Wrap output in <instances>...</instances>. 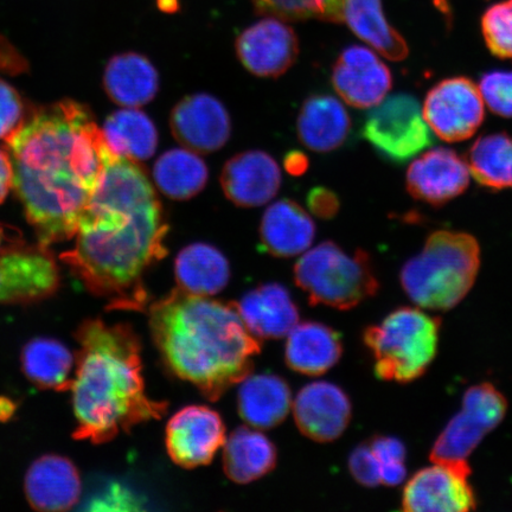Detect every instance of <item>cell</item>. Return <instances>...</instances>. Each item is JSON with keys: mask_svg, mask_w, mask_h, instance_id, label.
Wrapping results in <instances>:
<instances>
[{"mask_svg": "<svg viewBox=\"0 0 512 512\" xmlns=\"http://www.w3.org/2000/svg\"><path fill=\"white\" fill-rule=\"evenodd\" d=\"M467 166L477 183L490 190L512 188V137L508 133L486 134L467 153Z\"/></svg>", "mask_w": 512, "mask_h": 512, "instance_id": "d6a6232c", "label": "cell"}, {"mask_svg": "<svg viewBox=\"0 0 512 512\" xmlns=\"http://www.w3.org/2000/svg\"><path fill=\"white\" fill-rule=\"evenodd\" d=\"M480 267L476 238L438 230L428 236L418 255L403 265L400 281L409 299L421 309L447 311L469 294Z\"/></svg>", "mask_w": 512, "mask_h": 512, "instance_id": "5b68a950", "label": "cell"}, {"mask_svg": "<svg viewBox=\"0 0 512 512\" xmlns=\"http://www.w3.org/2000/svg\"><path fill=\"white\" fill-rule=\"evenodd\" d=\"M24 247V240L21 233L15 228L0 224V254L15 251Z\"/></svg>", "mask_w": 512, "mask_h": 512, "instance_id": "b9f144b4", "label": "cell"}, {"mask_svg": "<svg viewBox=\"0 0 512 512\" xmlns=\"http://www.w3.org/2000/svg\"><path fill=\"white\" fill-rule=\"evenodd\" d=\"M168 233L143 169L114 153L83 211L75 247L61 260L111 309L142 311L149 302L143 277L168 254Z\"/></svg>", "mask_w": 512, "mask_h": 512, "instance_id": "6da1fadb", "label": "cell"}, {"mask_svg": "<svg viewBox=\"0 0 512 512\" xmlns=\"http://www.w3.org/2000/svg\"><path fill=\"white\" fill-rule=\"evenodd\" d=\"M22 367L28 379L42 389L62 392L72 388L74 357L55 339L36 338L25 345Z\"/></svg>", "mask_w": 512, "mask_h": 512, "instance_id": "1f68e13d", "label": "cell"}, {"mask_svg": "<svg viewBox=\"0 0 512 512\" xmlns=\"http://www.w3.org/2000/svg\"><path fill=\"white\" fill-rule=\"evenodd\" d=\"M349 470L351 476L367 488L382 485L379 463L368 443L357 446L349 457Z\"/></svg>", "mask_w": 512, "mask_h": 512, "instance_id": "f35d334b", "label": "cell"}, {"mask_svg": "<svg viewBox=\"0 0 512 512\" xmlns=\"http://www.w3.org/2000/svg\"><path fill=\"white\" fill-rule=\"evenodd\" d=\"M336 93L356 108H371L386 99L393 76L373 50L351 46L342 51L332 69Z\"/></svg>", "mask_w": 512, "mask_h": 512, "instance_id": "e0dca14e", "label": "cell"}, {"mask_svg": "<svg viewBox=\"0 0 512 512\" xmlns=\"http://www.w3.org/2000/svg\"><path fill=\"white\" fill-rule=\"evenodd\" d=\"M25 119L21 95L8 82L0 80V139H8Z\"/></svg>", "mask_w": 512, "mask_h": 512, "instance_id": "74e56055", "label": "cell"}, {"mask_svg": "<svg viewBox=\"0 0 512 512\" xmlns=\"http://www.w3.org/2000/svg\"><path fill=\"white\" fill-rule=\"evenodd\" d=\"M362 134L377 152L396 163L407 162L432 144L422 107L408 94L389 96L374 106L364 120Z\"/></svg>", "mask_w": 512, "mask_h": 512, "instance_id": "ba28073f", "label": "cell"}, {"mask_svg": "<svg viewBox=\"0 0 512 512\" xmlns=\"http://www.w3.org/2000/svg\"><path fill=\"white\" fill-rule=\"evenodd\" d=\"M486 47L499 59H512V0L492 5L482 19Z\"/></svg>", "mask_w": 512, "mask_h": 512, "instance_id": "e575fe53", "label": "cell"}, {"mask_svg": "<svg viewBox=\"0 0 512 512\" xmlns=\"http://www.w3.org/2000/svg\"><path fill=\"white\" fill-rule=\"evenodd\" d=\"M149 316L165 367L210 401L252 374L261 347L235 304L176 288L150 305Z\"/></svg>", "mask_w": 512, "mask_h": 512, "instance_id": "3957f363", "label": "cell"}, {"mask_svg": "<svg viewBox=\"0 0 512 512\" xmlns=\"http://www.w3.org/2000/svg\"><path fill=\"white\" fill-rule=\"evenodd\" d=\"M226 441L221 415L207 406H188L166 425V450L172 462L195 469L208 465Z\"/></svg>", "mask_w": 512, "mask_h": 512, "instance_id": "7c38bea8", "label": "cell"}, {"mask_svg": "<svg viewBox=\"0 0 512 512\" xmlns=\"http://www.w3.org/2000/svg\"><path fill=\"white\" fill-rule=\"evenodd\" d=\"M439 317L418 307H400L364 331L363 341L375 361V374L389 382L420 379L438 352Z\"/></svg>", "mask_w": 512, "mask_h": 512, "instance_id": "8992f818", "label": "cell"}, {"mask_svg": "<svg viewBox=\"0 0 512 512\" xmlns=\"http://www.w3.org/2000/svg\"><path fill=\"white\" fill-rule=\"evenodd\" d=\"M306 203L311 213L322 220L334 219L341 209V202L336 192L325 187L311 189Z\"/></svg>", "mask_w": 512, "mask_h": 512, "instance_id": "ab89813d", "label": "cell"}, {"mask_svg": "<svg viewBox=\"0 0 512 512\" xmlns=\"http://www.w3.org/2000/svg\"><path fill=\"white\" fill-rule=\"evenodd\" d=\"M408 480L402 508L408 512H466L477 508L469 462H433Z\"/></svg>", "mask_w": 512, "mask_h": 512, "instance_id": "8fae6325", "label": "cell"}, {"mask_svg": "<svg viewBox=\"0 0 512 512\" xmlns=\"http://www.w3.org/2000/svg\"><path fill=\"white\" fill-rule=\"evenodd\" d=\"M343 354L341 336L330 326L305 322L287 335L285 360L297 373L320 376L335 367Z\"/></svg>", "mask_w": 512, "mask_h": 512, "instance_id": "cb8c5ba5", "label": "cell"}, {"mask_svg": "<svg viewBox=\"0 0 512 512\" xmlns=\"http://www.w3.org/2000/svg\"><path fill=\"white\" fill-rule=\"evenodd\" d=\"M342 22L390 61L408 56V46L383 14L381 0H343Z\"/></svg>", "mask_w": 512, "mask_h": 512, "instance_id": "f1b7e54d", "label": "cell"}, {"mask_svg": "<svg viewBox=\"0 0 512 512\" xmlns=\"http://www.w3.org/2000/svg\"><path fill=\"white\" fill-rule=\"evenodd\" d=\"M5 142L14 189L40 245L74 238L114 155L92 112L57 102L32 113Z\"/></svg>", "mask_w": 512, "mask_h": 512, "instance_id": "7a4b0ae2", "label": "cell"}, {"mask_svg": "<svg viewBox=\"0 0 512 512\" xmlns=\"http://www.w3.org/2000/svg\"><path fill=\"white\" fill-rule=\"evenodd\" d=\"M294 420L305 437L330 443L347 430L352 414L349 396L329 382L307 384L293 403Z\"/></svg>", "mask_w": 512, "mask_h": 512, "instance_id": "ac0fdd59", "label": "cell"}, {"mask_svg": "<svg viewBox=\"0 0 512 512\" xmlns=\"http://www.w3.org/2000/svg\"><path fill=\"white\" fill-rule=\"evenodd\" d=\"M104 85L115 104L138 108L156 98L159 74L147 57L125 53L112 57L107 63Z\"/></svg>", "mask_w": 512, "mask_h": 512, "instance_id": "484cf974", "label": "cell"}, {"mask_svg": "<svg viewBox=\"0 0 512 512\" xmlns=\"http://www.w3.org/2000/svg\"><path fill=\"white\" fill-rule=\"evenodd\" d=\"M60 273L47 247H22L0 254V304H30L54 294Z\"/></svg>", "mask_w": 512, "mask_h": 512, "instance_id": "4fadbf2b", "label": "cell"}, {"mask_svg": "<svg viewBox=\"0 0 512 512\" xmlns=\"http://www.w3.org/2000/svg\"><path fill=\"white\" fill-rule=\"evenodd\" d=\"M72 384L75 438L104 444L143 422L162 418L165 402L145 392L139 339L130 325L87 320Z\"/></svg>", "mask_w": 512, "mask_h": 512, "instance_id": "277c9868", "label": "cell"}, {"mask_svg": "<svg viewBox=\"0 0 512 512\" xmlns=\"http://www.w3.org/2000/svg\"><path fill=\"white\" fill-rule=\"evenodd\" d=\"M14 187V166L8 152L0 150V203L4 202Z\"/></svg>", "mask_w": 512, "mask_h": 512, "instance_id": "60d3db41", "label": "cell"}, {"mask_svg": "<svg viewBox=\"0 0 512 512\" xmlns=\"http://www.w3.org/2000/svg\"><path fill=\"white\" fill-rule=\"evenodd\" d=\"M235 306L248 331L258 339L283 338L299 322L298 307L280 284L256 287Z\"/></svg>", "mask_w": 512, "mask_h": 512, "instance_id": "ffe728a7", "label": "cell"}, {"mask_svg": "<svg viewBox=\"0 0 512 512\" xmlns=\"http://www.w3.org/2000/svg\"><path fill=\"white\" fill-rule=\"evenodd\" d=\"M480 93L491 112L512 118V72L494 70L486 73L479 83Z\"/></svg>", "mask_w": 512, "mask_h": 512, "instance_id": "8d00e7d4", "label": "cell"}, {"mask_svg": "<svg viewBox=\"0 0 512 512\" xmlns=\"http://www.w3.org/2000/svg\"><path fill=\"white\" fill-rule=\"evenodd\" d=\"M264 14L284 19L342 22L343 0H254Z\"/></svg>", "mask_w": 512, "mask_h": 512, "instance_id": "836d02e7", "label": "cell"}, {"mask_svg": "<svg viewBox=\"0 0 512 512\" xmlns=\"http://www.w3.org/2000/svg\"><path fill=\"white\" fill-rule=\"evenodd\" d=\"M236 53L249 73L259 78H279L298 59V37L278 19H262L242 32L236 41Z\"/></svg>", "mask_w": 512, "mask_h": 512, "instance_id": "9a60e30c", "label": "cell"}, {"mask_svg": "<svg viewBox=\"0 0 512 512\" xmlns=\"http://www.w3.org/2000/svg\"><path fill=\"white\" fill-rule=\"evenodd\" d=\"M209 170L194 151L172 149L160 156L153 168V179L166 197L188 201L206 188Z\"/></svg>", "mask_w": 512, "mask_h": 512, "instance_id": "4dcf8cb0", "label": "cell"}, {"mask_svg": "<svg viewBox=\"0 0 512 512\" xmlns=\"http://www.w3.org/2000/svg\"><path fill=\"white\" fill-rule=\"evenodd\" d=\"M171 132L188 150L209 155L222 149L232 134V120L215 96L197 93L185 96L170 117Z\"/></svg>", "mask_w": 512, "mask_h": 512, "instance_id": "5bb4252c", "label": "cell"}, {"mask_svg": "<svg viewBox=\"0 0 512 512\" xmlns=\"http://www.w3.org/2000/svg\"><path fill=\"white\" fill-rule=\"evenodd\" d=\"M470 170L456 151L437 147L422 153L409 166L406 185L416 201L439 207L464 194L470 185Z\"/></svg>", "mask_w": 512, "mask_h": 512, "instance_id": "2e32d148", "label": "cell"}, {"mask_svg": "<svg viewBox=\"0 0 512 512\" xmlns=\"http://www.w3.org/2000/svg\"><path fill=\"white\" fill-rule=\"evenodd\" d=\"M422 112L431 131L441 140L464 142L483 124L484 99L475 82L456 76L440 81L428 92Z\"/></svg>", "mask_w": 512, "mask_h": 512, "instance_id": "30bf717a", "label": "cell"}, {"mask_svg": "<svg viewBox=\"0 0 512 512\" xmlns=\"http://www.w3.org/2000/svg\"><path fill=\"white\" fill-rule=\"evenodd\" d=\"M277 448L249 427H240L224 441L223 469L234 483L249 484L265 477L277 465Z\"/></svg>", "mask_w": 512, "mask_h": 512, "instance_id": "4316f807", "label": "cell"}, {"mask_svg": "<svg viewBox=\"0 0 512 512\" xmlns=\"http://www.w3.org/2000/svg\"><path fill=\"white\" fill-rule=\"evenodd\" d=\"M25 494L36 510H69L81 496L79 471L67 458L43 456L30 466L25 477Z\"/></svg>", "mask_w": 512, "mask_h": 512, "instance_id": "44dd1931", "label": "cell"}, {"mask_svg": "<svg viewBox=\"0 0 512 512\" xmlns=\"http://www.w3.org/2000/svg\"><path fill=\"white\" fill-rule=\"evenodd\" d=\"M281 172L264 151H246L224 164L221 187L228 200L241 208L264 206L278 194Z\"/></svg>", "mask_w": 512, "mask_h": 512, "instance_id": "d6986e66", "label": "cell"}, {"mask_svg": "<svg viewBox=\"0 0 512 512\" xmlns=\"http://www.w3.org/2000/svg\"><path fill=\"white\" fill-rule=\"evenodd\" d=\"M175 275L181 290L196 296L210 297L227 287L230 266L220 249L209 243L196 242L178 253Z\"/></svg>", "mask_w": 512, "mask_h": 512, "instance_id": "83f0119b", "label": "cell"}, {"mask_svg": "<svg viewBox=\"0 0 512 512\" xmlns=\"http://www.w3.org/2000/svg\"><path fill=\"white\" fill-rule=\"evenodd\" d=\"M508 401L494 384L466 390L462 409L448 422L432 447V462H467L483 439L501 424Z\"/></svg>", "mask_w": 512, "mask_h": 512, "instance_id": "9c48e42d", "label": "cell"}, {"mask_svg": "<svg viewBox=\"0 0 512 512\" xmlns=\"http://www.w3.org/2000/svg\"><path fill=\"white\" fill-rule=\"evenodd\" d=\"M291 406V389L277 375L251 374L240 382L238 408L248 426L270 430L287 418Z\"/></svg>", "mask_w": 512, "mask_h": 512, "instance_id": "d4e9b609", "label": "cell"}, {"mask_svg": "<svg viewBox=\"0 0 512 512\" xmlns=\"http://www.w3.org/2000/svg\"><path fill=\"white\" fill-rule=\"evenodd\" d=\"M294 280L311 305L351 310L379 292L380 283L370 256L358 249L344 252L326 241L306 252L294 266Z\"/></svg>", "mask_w": 512, "mask_h": 512, "instance_id": "52a82bcc", "label": "cell"}, {"mask_svg": "<svg viewBox=\"0 0 512 512\" xmlns=\"http://www.w3.org/2000/svg\"><path fill=\"white\" fill-rule=\"evenodd\" d=\"M261 247L277 258L304 253L316 236V224L297 202L280 200L265 211L259 229Z\"/></svg>", "mask_w": 512, "mask_h": 512, "instance_id": "7402d4cb", "label": "cell"}, {"mask_svg": "<svg viewBox=\"0 0 512 512\" xmlns=\"http://www.w3.org/2000/svg\"><path fill=\"white\" fill-rule=\"evenodd\" d=\"M102 132L115 155L134 162L150 159L157 150V128L144 112L136 108L126 107L110 115Z\"/></svg>", "mask_w": 512, "mask_h": 512, "instance_id": "f546056e", "label": "cell"}, {"mask_svg": "<svg viewBox=\"0 0 512 512\" xmlns=\"http://www.w3.org/2000/svg\"><path fill=\"white\" fill-rule=\"evenodd\" d=\"M350 128L349 113L335 96L311 95L300 108L298 138L311 151L328 153L339 149L348 139Z\"/></svg>", "mask_w": 512, "mask_h": 512, "instance_id": "603a6c76", "label": "cell"}, {"mask_svg": "<svg viewBox=\"0 0 512 512\" xmlns=\"http://www.w3.org/2000/svg\"><path fill=\"white\" fill-rule=\"evenodd\" d=\"M368 444L379 463L382 485L401 484L407 476L405 444L400 439L387 435H379L369 440Z\"/></svg>", "mask_w": 512, "mask_h": 512, "instance_id": "d590c367", "label": "cell"}, {"mask_svg": "<svg viewBox=\"0 0 512 512\" xmlns=\"http://www.w3.org/2000/svg\"><path fill=\"white\" fill-rule=\"evenodd\" d=\"M309 165V158L302 151H290L284 158L285 170L292 176L304 175Z\"/></svg>", "mask_w": 512, "mask_h": 512, "instance_id": "7bdbcfd3", "label": "cell"}]
</instances>
